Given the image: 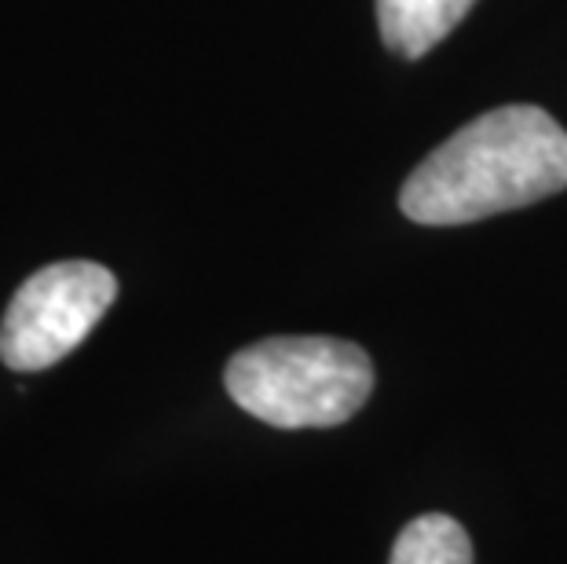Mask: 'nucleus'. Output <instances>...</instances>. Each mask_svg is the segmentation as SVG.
Segmentation results:
<instances>
[{"instance_id":"nucleus-2","label":"nucleus","mask_w":567,"mask_h":564,"mask_svg":"<svg viewBox=\"0 0 567 564\" xmlns=\"http://www.w3.org/2000/svg\"><path fill=\"white\" fill-rule=\"evenodd\" d=\"M227 396L275 429L348 422L373 392V363L341 338H268L231 356Z\"/></svg>"},{"instance_id":"nucleus-3","label":"nucleus","mask_w":567,"mask_h":564,"mask_svg":"<svg viewBox=\"0 0 567 564\" xmlns=\"http://www.w3.org/2000/svg\"><path fill=\"white\" fill-rule=\"evenodd\" d=\"M114 297V271L95 260H59L33 271L0 322L4 367L19 375L55 367L95 330Z\"/></svg>"},{"instance_id":"nucleus-4","label":"nucleus","mask_w":567,"mask_h":564,"mask_svg":"<svg viewBox=\"0 0 567 564\" xmlns=\"http://www.w3.org/2000/svg\"><path fill=\"white\" fill-rule=\"evenodd\" d=\"M473 8L476 0H378L381 41L395 55L421 59L451 38Z\"/></svg>"},{"instance_id":"nucleus-1","label":"nucleus","mask_w":567,"mask_h":564,"mask_svg":"<svg viewBox=\"0 0 567 564\" xmlns=\"http://www.w3.org/2000/svg\"><path fill=\"white\" fill-rule=\"evenodd\" d=\"M567 187V132L542 106H498L443 140L400 191L414 224H473Z\"/></svg>"},{"instance_id":"nucleus-5","label":"nucleus","mask_w":567,"mask_h":564,"mask_svg":"<svg viewBox=\"0 0 567 564\" xmlns=\"http://www.w3.org/2000/svg\"><path fill=\"white\" fill-rule=\"evenodd\" d=\"M389 564H473V543L457 521L429 513L403 527Z\"/></svg>"}]
</instances>
